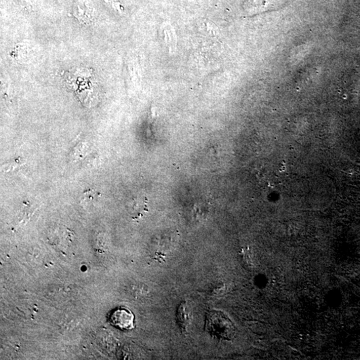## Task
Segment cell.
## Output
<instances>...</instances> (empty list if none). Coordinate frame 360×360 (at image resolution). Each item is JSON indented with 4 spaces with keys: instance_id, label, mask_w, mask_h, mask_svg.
Here are the masks:
<instances>
[{
    "instance_id": "obj_3",
    "label": "cell",
    "mask_w": 360,
    "mask_h": 360,
    "mask_svg": "<svg viewBox=\"0 0 360 360\" xmlns=\"http://www.w3.org/2000/svg\"><path fill=\"white\" fill-rule=\"evenodd\" d=\"M73 14L79 20L89 22L94 16L93 4L89 0H77L73 6Z\"/></svg>"
},
{
    "instance_id": "obj_6",
    "label": "cell",
    "mask_w": 360,
    "mask_h": 360,
    "mask_svg": "<svg viewBox=\"0 0 360 360\" xmlns=\"http://www.w3.org/2000/svg\"><path fill=\"white\" fill-rule=\"evenodd\" d=\"M24 160L20 158V157H18V158L14 159V161L10 162V163L4 165L3 168L6 172H9L12 170H14L15 168L24 165Z\"/></svg>"
},
{
    "instance_id": "obj_1",
    "label": "cell",
    "mask_w": 360,
    "mask_h": 360,
    "mask_svg": "<svg viewBox=\"0 0 360 360\" xmlns=\"http://www.w3.org/2000/svg\"><path fill=\"white\" fill-rule=\"evenodd\" d=\"M206 330L212 336L225 340H232L235 334L233 322L220 311H211L206 316Z\"/></svg>"
},
{
    "instance_id": "obj_2",
    "label": "cell",
    "mask_w": 360,
    "mask_h": 360,
    "mask_svg": "<svg viewBox=\"0 0 360 360\" xmlns=\"http://www.w3.org/2000/svg\"><path fill=\"white\" fill-rule=\"evenodd\" d=\"M134 315L129 309L119 307L113 309L109 321L114 327L121 330H131L134 328Z\"/></svg>"
},
{
    "instance_id": "obj_4",
    "label": "cell",
    "mask_w": 360,
    "mask_h": 360,
    "mask_svg": "<svg viewBox=\"0 0 360 360\" xmlns=\"http://www.w3.org/2000/svg\"><path fill=\"white\" fill-rule=\"evenodd\" d=\"M191 315L190 309H189L186 302H182L179 306L177 311V321L181 330L186 332L187 328L191 324Z\"/></svg>"
},
{
    "instance_id": "obj_5",
    "label": "cell",
    "mask_w": 360,
    "mask_h": 360,
    "mask_svg": "<svg viewBox=\"0 0 360 360\" xmlns=\"http://www.w3.org/2000/svg\"><path fill=\"white\" fill-rule=\"evenodd\" d=\"M88 147L84 143H81L76 146L74 147L73 150V157L75 159L78 160L82 159L84 156H85L86 153H87Z\"/></svg>"
}]
</instances>
